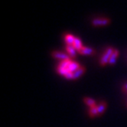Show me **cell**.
Instances as JSON below:
<instances>
[{"mask_svg":"<svg viewBox=\"0 0 127 127\" xmlns=\"http://www.w3.org/2000/svg\"><path fill=\"white\" fill-rule=\"evenodd\" d=\"M113 51H114V48H113L111 47L106 48L104 54L102 55L100 60H99V64H100V66L104 67L107 64H109V61L110 59L112 54L113 53Z\"/></svg>","mask_w":127,"mask_h":127,"instance_id":"6da1fadb","label":"cell"},{"mask_svg":"<svg viewBox=\"0 0 127 127\" xmlns=\"http://www.w3.org/2000/svg\"><path fill=\"white\" fill-rule=\"evenodd\" d=\"M57 73L59 74L60 75L64 76L65 78H67L68 80H73V73H70V72L67 68H64V67H58Z\"/></svg>","mask_w":127,"mask_h":127,"instance_id":"7a4b0ae2","label":"cell"},{"mask_svg":"<svg viewBox=\"0 0 127 127\" xmlns=\"http://www.w3.org/2000/svg\"><path fill=\"white\" fill-rule=\"evenodd\" d=\"M51 56L54 58L56 59H59L61 61H64V60H70V56L67 54H65L64 52H60V51H54L51 53Z\"/></svg>","mask_w":127,"mask_h":127,"instance_id":"3957f363","label":"cell"},{"mask_svg":"<svg viewBox=\"0 0 127 127\" xmlns=\"http://www.w3.org/2000/svg\"><path fill=\"white\" fill-rule=\"evenodd\" d=\"M110 23V20L108 19H95L92 21V25L94 26L107 25Z\"/></svg>","mask_w":127,"mask_h":127,"instance_id":"277c9868","label":"cell"},{"mask_svg":"<svg viewBox=\"0 0 127 127\" xmlns=\"http://www.w3.org/2000/svg\"><path fill=\"white\" fill-rule=\"evenodd\" d=\"M66 51L70 58H76L77 53H78L77 51L74 48V47L73 46V45H67L66 46Z\"/></svg>","mask_w":127,"mask_h":127,"instance_id":"5b68a950","label":"cell"},{"mask_svg":"<svg viewBox=\"0 0 127 127\" xmlns=\"http://www.w3.org/2000/svg\"><path fill=\"white\" fill-rule=\"evenodd\" d=\"M86 72V68L84 66H81L78 70L73 73V80H77Z\"/></svg>","mask_w":127,"mask_h":127,"instance_id":"8992f818","label":"cell"},{"mask_svg":"<svg viewBox=\"0 0 127 127\" xmlns=\"http://www.w3.org/2000/svg\"><path fill=\"white\" fill-rule=\"evenodd\" d=\"M107 104L105 101H102L97 105V111H98V116H101L106 109Z\"/></svg>","mask_w":127,"mask_h":127,"instance_id":"52a82bcc","label":"cell"},{"mask_svg":"<svg viewBox=\"0 0 127 127\" xmlns=\"http://www.w3.org/2000/svg\"><path fill=\"white\" fill-rule=\"evenodd\" d=\"M78 53L80 54H82V55H93V54L95 53V51H94V49H93L91 48L84 47L82 50L78 51Z\"/></svg>","mask_w":127,"mask_h":127,"instance_id":"ba28073f","label":"cell"},{"mask_svg":"<svg viewBox=\"0 0 127 127\" xmlns=\"http://www.w3.org/2000/svg\"><path fill=\"white\" fill-rule=\"evenodd\" d=\"M80 67H81V65L79 63H77L76 61H72L67 69L70 72V73H74V72H75L77 70H78Z\"/></svg>","mask_w":127,"mask_h":127,"instance_id":"9c48e42d","label":"cell"},{"mask_svg":"<svg viewBox=\"0 0 127 127\" xmlns=\"http://www.w3.org/2000/svg\"><path fill=\"white\" fill-rule=\"evenodd\" d=\"M119 54H120L119 51H118L117 49H114L113 53L112 54V55L110 57V61H109V64H110V65L115 64L118 57H119Z\"/></svg>","mask_w":127,"mask_h":127,"instance_id":"30bf717a","label":"cell"},{"mask_svg":"<svg viewBox=\"0 0 127 127\" xmlns=\"http://www.w3.org/2000/svg\"><path fill=\"white\" fill-rule=\"evenodd\" d=\"M74 40H75V37L70 34H67L64 36V41H65L67 45H73Z\"/></svg>","mask_w":127,"mask_h":127,"instance_id":"8fae6325","label":"cell"},{"mask_svg":"<svg viewBox=\"0 0 127 127\" xmlns=\"http://www.w3.org/2000/svg\"><path fill=\"white\" fill-rule=\"evenodd\" d=\"M73 46L77 51V52L80 51V50H82L83 48H84L83 44H82V42H81V41H80V39L79 38H75V40H74Z\"/></svg>","mask_w":127,"mask_h":127,"instance_id":"7c38bea8","label":"cell"},{"mask_svg":"<svg viewBox=\"0 0 127 127\" xmlns=\"http://www.w3.org/2000/svg\"><path fill=\"white\" fill-rule=\"evenodd\" d=\"M84 102L85 103V104H87L90 108V107H94L97 106L96 103V101L94 100V99L90 98V97H84Z\"/></svg>","mask_w":127,"mask_h":127,"instance_id":"4fadbf2b","label":"cell"},{"mask_svg":"<svg viewBox=\"0 0 127 127\" xmlns=\"http://www.w3.org/2000/svg\"><path fill=\"white\" fill-rule=\"evenodd\" d=\"M88 115L90 118H94L96 116H98V111H97V106L90 107L88 111Z\"/></svg>","mask_w":127,"mask_h":127,"instance_id":"5bb4252c","label":"cell"},{"mask_svg":"<svg viewBox=\"0 0 127 127\" xmlns=\"http://www.w3.org/2000/svg\"><path fill=\"white\" fill-rule=\"evenodd\" d=\"M72 62V61L70 60H64V61H61V62L59 63L58 67H61L64 68H67L68 66L70 64V63Z\"/></svg>","mask_w":127,"mask_h":127,"instance_id":"9a60e30c","label":"cell"},{"mask_svg":"<svg viewBox=\"0 0 127 127\" xmlns=\"http://www.w3.org/2000/svg\"><path fill=\"white\" fill-rule=\"evenodd\" d=\"M122 90H123V91L125 94H127V84H124V85L123 86Z\"/></svg>","mask_w":127,"mask_h":127,"instance_id":"2e32d148","label":"cell"},{"mask_svg":"<svg viewBox=\"0 0 127 127\" xmlns=\"http://www.w3.org/2000/svg\"><path fill=\"white\" fill-rule=\"evenodd\" d=\"M126 108H127V103H126Z\"/></svg>","mask_w":127,"mask_h":127,"instance_id":"e0dca14e","label":"cell"}]
</instances>
